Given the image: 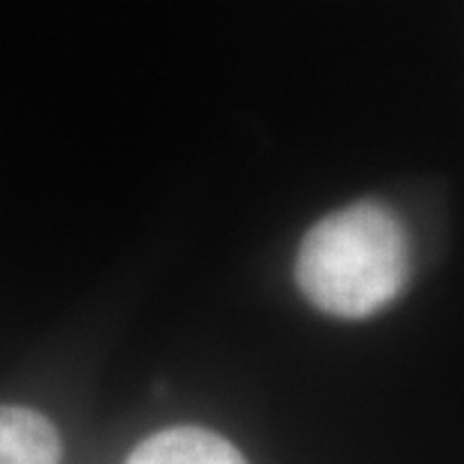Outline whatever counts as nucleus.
Segmentation results:
<instances>
[{"label":"nucleus","mask_w":464,"mask_h":464,"mask_svg":"<svg viewBox=\"0 0 464 464\" xmlns=\"http://www.w3.org/2000/svg\"><path fill=\"white\" fill-rule=\"evenodd\" d=\"M411 272V245L398 218L377 202H356L323 218L295 256V281L314 308L359 320L386 308Z\"/></svg>","instance_id":"nucleus-1"},{"label":"nucleus","mask_w":464,"mask_h":464,"mask_svg":"<svg viewBox=\"0 0 464 464\" xmlns=\"http://www.w3.org/2000/svg\"><path fill=\"white\" fill-rule=\"evenodd\" d=\"M127 464H247L241 452L215 431L179 425L139 443Z\"/></svg>","instance_id":"nucleus-2"},{"label":"nucleus","mask_w":464,"mask_h":464,"mask_svg":"<svg viewBox=\"0 0 464 464\" xmlns=\"http://www.w3.org/2000/svg\"><path fill=\"white\" fill-rule=\"evenodd\" d=\"M0 464H61L54 425L31 407L0 404Z\"/></svg>","instance_id":"nucleus-3"}]
</instances>
